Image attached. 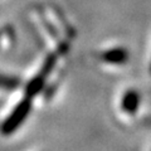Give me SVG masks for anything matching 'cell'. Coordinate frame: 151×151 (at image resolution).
<instances>
[{"instance_id":"cell-1","label":"cell","mask_w":151,"mask_h":151,"mask_svg":"<svg viewBox=\"0 0 151 151\" xmlns=\"http://www.w3.org/2000/svg\"><path fill=\"white\" fill-rule=\"evenodd\" d=\"M30 110H32V98L24 97L14 107V110L12 111L10 115L4 120L1 126H0L1 134L5 136L14 134L23 125V122L27 120L28 115L30 113Z\"/></svg>"},{"instance_id":"cell-2","label":"cell","mask_w":151,"mask_h":151,"mask_svg":"<svg viewBox=\"0 0 151 151\" xmlns=\"http://www.w3.org/2000/svg\"><path fill=\"white\" fill-rule=\"evenodd\" d=\"M55 63H57L55 54H49L45 60L43 62V65H42L40 70L27 83L25 89H24L25 97L33 98L39 92H42V89H43L44 84L47 82V78H48V76L52 73V70L55 67Z\"/></svg>"},{"instance_id":"cell-3","label":"cell","mask_w":151,"mask_h":151,"mask_svg":"<svg viewBox=\"0 0 151 151\" xmlns=\"http://www.w3.org/2000/svg\"><path fill=\"white\" fill-rule=\"evenodd\" d=\"M101 58L103 62L108 64H125L130 58V53L124 47H116L102 53Z\"/></svg>"},{"instance_id":"cell-4","label":"cell","mask_w":151,"mask_h":151,"mask_svg":"<svg viewBox=\"0 0 151 151\" xmlns=\"http://www.w3.org/2000/svg\"><path fill=\"white\" fill-rule=\"evenodd\" d=\"M140 93L136 89H129L122 97V110L129 115H135L140 106Z\"/></svg>"},{"instance_id":"cell-5","label":"cell","mask_w":151,"mask_h":151,"mask_svg":"<svg viewBox=\"0 0 151 151\" xmlns=\"http://www.w3.org/2000/svg\"><path fill=\"white\" fill-rule=\"evenodd\" d=\"M20 84V79L14 76L1 74L0 73V88L4 89H15Z\"/></svg>"},{"instance_id":"cell-6","label":"cell","mask_w":151,"mask_h":151,"mask_svg":"<svg viewBox=\"0 0 151 151\" xmlns=\"http://www.w3.org/2000/svg\"><path fill=\"white\" fill-rule=\"evenodd\" d=\"M144 124H145V125H149V126H151V116H150V117H146Z\"/></svg>"},{"instance_id":"cell-7","label":"cell","mask_w":151,"mask_h":151,"mask_svg":"<svg viewBox=\"0 0 151 151\" xmlns=\"http://www.w3.org/2000/svg\"><path fill=\"white\" fill-rule=\"evenodd\" d=\"M150 72H151V65H150Z\"/></svg>"}]
</instances>
